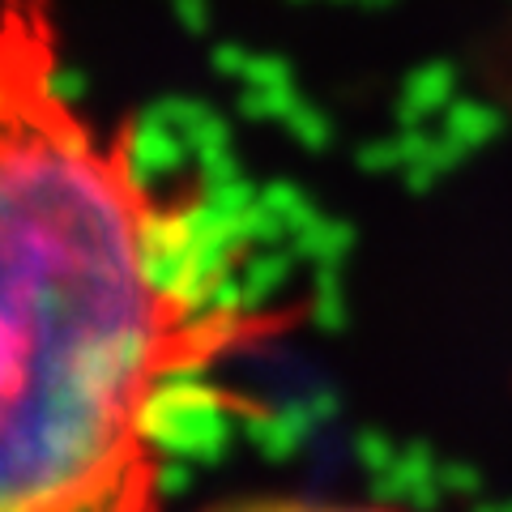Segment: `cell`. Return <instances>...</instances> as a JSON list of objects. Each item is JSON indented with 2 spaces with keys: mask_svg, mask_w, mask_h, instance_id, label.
<instances>
[{
  "mask_svg": "<svg viewBox=\"0 0 512 512\" xmlns=\"http://www.w3.org/2000/svg\"><path fill=\"white\" fill-rule=\"evenodd\" d=\"M295 320L201 274L133 133L64 82L52 5L0 0V512H163L180 406Z\"/></svg>",
  "mask_w": 512,
  "mask_h": 512,
  "instance_id": "1",
  "label": "cell"
},
{
  "mask_svg": "<svg viewBox=\"0 0 512 512\" xmlns=\"http://www.w3.org/2000/svg\"><path fill=\"white\" fill-rule=\"evenodd\" d=\"M210 512H402L376 504H338V500H308V495H256V500H231Z\"/></svg>",
  "mask_w": 512,
  "mask_h": 512,
  "instance_id": "2",
  "label": "cell"
}]
</instances>
